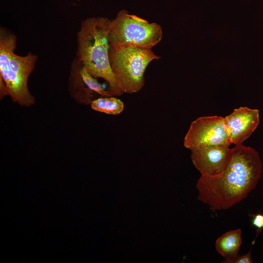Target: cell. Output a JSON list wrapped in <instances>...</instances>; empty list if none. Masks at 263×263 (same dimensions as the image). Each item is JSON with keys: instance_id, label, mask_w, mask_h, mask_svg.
Segmentation results:
<instances>
[{"instance_id": "obj_1", "label": "cell", "mask_w": 263, "mask_h": 263, "mask_svg": "<svg viewBox=\"0 0 263 263\" xmlns=\"http://www.w3.org/2000/svg\"><path fill=\"white\" fill-rule=\"evenodd\" d=\"M263 163L258 152L243 144L235 145L225 170L219 176H200L197 199L211 208L226 209L245 199L261 178Z\"/></svg>"}, {"instance_id": "obj_2", "label": "cell", "mask_w": 263, "mask_h": 263, "mask_svg": "<svg viewBox=\"0 0 263 263\" xmlns=\"http://www.w3.org/2000/svg\"><path fill=\"white\" fill-rule=\"evenodd\" d=\"M111 20L91 17L83 21L76 34V57L94 78H101L114 96L124 93L118 87L112 71L109 59L108 36Z\"/></svg>"}, {"instance_id": "obj_3", "label": "cell", "mask_w": 263, "mask_h": 263, "mask_svg": "<svg viewBox=\"0 0 263 263\" xmlns=\"http://www.w3.org/2000/svg\"><path fill=\"white\" fill-rule=\"evenodd\" d=\"M17 37L11 31L0 29V84L6 88L13 102L30 107L35 98L28 87L29 77L34 69L38 56L31 52L20 56L15 54Z\"/></svg>"}, {"instance_id": "obj_4", "label": "cell", "mask_w": 263, "mask_h": 263, "mask_svg": "<svg viewBox=\"0 0 263 263\" xmlns=\"http://www.w3.org/2000/svg\"><path fill=\"white\" fill-rule=\"evenodd\" d=\"M159 56L151 49L132 46H110L109 59L116 82L124 93L140 91L145 84L144 73L149 64Z\"/></svg>"}, {"instance_id": "obj_5", "label": "cell", "mask_w": 263, "mask_h": 263, "mask_svg": "<svg viewBox=\"0 0 263 263\" xmlns=\"http://www.w3.org/2000/svg\"><path fill=\"white\" fill-rule=\"evenodd\" d=\"M163 36L161 27L125 10L111 21L108 36L110 46H132L151 49Z\"/></svg>"}, {"instance_id": "obj_6", "label": "cell", "mask_w": 263, "mask_h": 263, "mask_svg": "<svg viewBox=\"0 0 263 263\" xmlns=\"http://www.w3.org/2000/svg\"><path fill=\"white\" fill-rule=\"evenodd\" d=\"M185 148L190 150L209 146L231 144L224 117L219 116L200 117L193 121L184 139Z\"/></svg>"}, {"instance_id": "obj_7", "label": "cell", "mask_w": 263, "mask_h": 263, "mask_svg": "<svg viewBox=\"0 0 263 263\" xmlns=\"http://www.w3.org/2000/svg\"><path fill=\"white\" fill-rule=\"evenodd\" d=\"M68 90L71 97L78 103L83 105L91 104L94 93L105 96H114L109 89L107 90L87 72L83 63L76 56L71 65Z\"/></svg>"}, {"instance_id": "obj_8", "label": "cell", "mask_w": 263, "mask_h": 263, "mask_svg": "<svg viewBox=\"0 0 263 263\" xmlns=\"http://www.w3.org/2000/svg\"><path fill=\"white\" fill-rule=\"evenodd\" d=\"M233 153L229 146H209L191 150V159L201 176L216 177L228 167Z\"/></svg>"}, {"instance_id": "obj_9", "label": "cell", "mask_w": 263, "mask_h": 263, "mask_svg": "<svg viewBox=\"0 0 263 263\" xmlns=\"http://www.w3.org/2000/svg\"><path fill=\"white\" fill-rule=\"evenodd\" d=\"M231 144H242L257 129L260 123L259 111L256 109L240 107L224 117Z\"/></svg>"}, {"instance_id": "obj_10", "label": "cell", "mask_w": 263, "mask_h": 263, "mask_svg": "<svg viewBox=\"0 0 263 263\" xmlns=\"http://www.w3.org/2000/svg\"><path fill=\"white\" fill-rule=\"evenodd\" d=\"M242 244V231L240 228L228 231L217 238L215 246L216 251L225 260L238 255Z\"/></svg>"}, {"instance_id": "obj_11", "label": "cell", "mask_w": 263, "mask_h": 263, "mask_svg": "<svg viewBox=\"0 0 263 263\" xmlns=\"http://www.w3.org/2000/svg\"><path fill=\"white\" fill-rule=\"evenodd\" d=\"M112 96L100 97L92 101L91 108L97 112L110 115H117L124 109L123 102L119 98Z\"/></svg>"}, {"instance_id": "obj_12", "label": "cell", "mask_w": 263, "mask_h": 263, "mask_svg": "<svg viewBox=\"0 0 263 263\" xmlns=\"http://www.w3.org/2000/svg\"><path fill=\"white\" fill-rule=\"evenodd\" d=\"M222 263H252V260L251 256V251L244 255H237L235 257L228 259L224 260Z\"/></svg>"}, {"instance_id": "obj_13", "label": "cell", "mask_w": 263, "mask_h": 263, "mask_svg": "<svg viewBox=\"0 0 263 263\" xmlns=\"http://www.w3.org/2000/svg\"><path fill=\"white\" fill-rule=\"evenodd\" d=\"M251 224L256 228L258 232L263 229V214L258 213L252 215Z\"/></svg>"}]
</instances>
